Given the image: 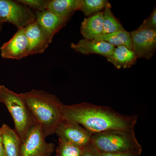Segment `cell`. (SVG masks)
Listing matches in <instances>:
<instances>
[{
	"label": "cell",
	"instance_id": "cell-2",
	"mask_svg": "<svg viewBox=\"0 0 156 156\" xmlns=\"http://www.w3.org/2000/svg\"><path fill=\"white\" fill-rule=\"evenodd\" d=\"M23 95L45 137L55 134L56 128L63 119L64 104L56 95L44 90L33 89Z\"/></svg>",
	"mask_w": 156,
	"mask_h": 156
},
{
	"label": "cell",
	"instance_id": "cell-10",
	"mask_svg": "<svg viewBox=\"0 0 156 156\" xmlns=\"http://www.w3.org/2000/svg\"><path fill=\"white\" fill-rule=\"evenodd\" d=\"M24 30L29 45V56L44 53L53 41V37L36 21L27 26Z\"/></svg>",
	"mask_w": 156,
	"mask_h": 156
},
{
	"label": "cell",
	"instance_id": "cell-25",
	"mask_svg": "<svg viewBox=\"0 0 156 156\" xmlns=\"http://www.w3.org/2000/svg\"><path fill=\"white\" fill-rule=\"evenodd\" d=\"M0 156H5L3 146L2 130H1V128H0Z\"/></svg>",
	"mask_w": 156,
	"mask_h": 156
},
{
	"label": "cell",
	"instance_id": "cell-22",
	"mask_svg": "<svg viewBox=\"0 0 156 156\" xmlns=\"http://www.w3.org/2000/svg\"><path fill=\"white\" fill-rule=\"evenodd\" d=\"M137 29L156 30V6L147 19L144 20L142 24Z\"/></svg>",
	"mask_w": 156,
	"mask_h": 156
},
{
	"label": "cell",
	"instance_id": "cell-6",
	"mask_svg": "<svg viewBox=\"0 0 156 156\" xmlns=\"http://www.w3.org/2000/svg\"><path fill=\"white\" fill-rule=\"evenodd\" d=\"M46 138L41 126L37 124L22 141L20 156H51L55 145L47 142Z\"/></svg>",
	"mask_w": 156,
	"mask_h": 156
},
{
	"label": "cell",
	"instance_id": "cell-21",
	"mask_svg": "<svg viewBox=\"0 0 156 156\" xmlns=\"http://www.w3.org/2000/svg\"><path fill=\"white\" fill-rule=\"evenodd\" d=\"M27 7L35 9L37 11L47 10L50 0H17Z\"/></svg>",
	"mask_w": 156,
	"mask_h": 156
},
{
	"label": "cell",
	"instance_id": "cell-24",
	"mask_svg": "<svg viewBox=\"0 0 156 156\" xmlns=\"http://www.w3.org/2000/svg\"><path fill=\"white\" fill-rule=\"evenodd\" d=\"M81 156H101V153L95 149L92 144L83 148Z\"/></svg>",
	"mask_w": 156,
	"mask_h": 156
},
{
	"label": "cell",
	"instance_id": "cell-23",
	"mask_svg": "<svg viewBox=\"0 0 156 156\" xmlns=\"http://www.w3.org/2000/svg\"><path fill=\"white\" fill-rule=\"evenodd\" d=\"M142 148L140 149L114 153H101V156H141Z\"/></svg>",
	"mask_w": 156,
	"mask_h": 156
},
{
	"label": "cell",
	"instance_id": "cell-16",
	"mask_svg": "<svg viewBox=\"0 0 156 156\" xmlns=\"http://www.w3.org/2000/svg\"><path fill=\"white\" fill-rule=\"evenodd\" d=\"M80 0H50L47 10L58 16L69 20L79 10Z\"/></svg>",
	"mask_w": 156,
	"mask_h": 156
},
{
	"label": "cell",
	"instance_id": "cell-3",
	"mask_svg": "<svg viewBox=\"0 0 156 156\" xmlns=\"http://www.w3.org/2000/svg\"><path fill=\"white\" fill-rule=\"evenodd\" d=\"M0 102L5 105L13 118L14 131L22 142L37 124L26 103L23 93L18 94L0 85Z\"/></svg>",
	"mask_w": 156,
	"mask_h": 156
},
{
	"label": "cell",
	"instance_id": "cell-20",
	"mask_svg": "<svg viewBox=\"0 0 156 156\" xmlns=\"http://www.w3.org/2000/svg\"><path fill=\"white\" fill-rule=\"evenodd\" d=\"M83 148L64 140H58L56 156H81Z\"/></svg>",
	"mask_w": 156,
	"mask_h": 156
},
{
	"label": "cell",
	"instance_id": "cell-7",
	"mask_svg": "<svg viewBox=\"0 0 156 156\" xmlns=\"http://www.w3.org/2000/svg\"><path fill=\"white\" fill-rule=\"evenodd\" d=\"M55 134L58 140L84 148L91 144L93 133L78 123L63 119L56 128Z\"/></svg>",
	"mask_w": 156,
	"mask_h": 156
},
{
	"label": "cell",
	"instance_id": "cell-17",
	"mask_svg": "<svg viewBox=\"0 0 156 156\" xmlns=\"http://www.w3.org/2000/svg\"><path fill=\"white\" fill-rule=\"evenodd\" d=\"M96 39L107 42L114 47L124 46L132 50L131 33L126 30L108 34H101Z\"/></svg>",
	"mask_w": 156,
	"mask_h": 156
},
{
	"label": "cell",
	"instance_id": "cell-5",
	"mask_svg": "<svg viewBox=\"0 0 156 156\" xmlns=\"http://www.w3.org/2000/svg\"><path fill=\"white\" fill-rule=\"evenodd\" d=\"M0 20L20 29L35 21L36 15L28 7L17 1L0 0Z\"/></svg>",
	"mask_w": 156,
	"mask_h": 156
},
{
	"label": "cell",
	"instance_id": "cell-1",
	"mask_svg": "<svg viewBox=\"0 0 156 156\" xmlns=\"http://www.w3.org/2000/svg\"><path fill=\"white\" fill-rule=\"evenodd\" d=\"M63 119L80 124L92 133L116 129L134 128L138 115H126L109 106L83 102L64 105Z\"/></svg>",
	"mask_w": 156,
	"mask_h": 156
},
{
	"label": "cell",
	"instance_id": "cell-12",
	"mask_svg": "<svg viewBox=\"0 0 156 156\" xmlns=\"http://www.w3.org/2000/svg\"><path fill=\"white\" fill-rule=\"evenodd\" d=\"M36 20L48 34L51 37L66 25L69 20L58 17L48 10L36 11Z\"/></svg>",
	"mask_w": 156,
	"mask_h": 156
},
{
	"label": "cell",
	"instance_id": "cell-8",
	"mask_svg": "<svg viewBox=\"0 0 156 156\" xmlns=\"http://www.w3.org/2000/svg\"><path fill=\"white\" fill-rule=\"evenodd\" d=\"M130 33L132 50L137 58H152L156 50V30L137 29Z\"/></svg>",
	"mask_w": 156,
	"mask_h": 156
},
{
	"label": "cell",
	"instance_id": "cell-4",
	"mask_svg": "<svg viewBox=\"0 0 156 156\" xmlns=\"http://www.w3.org/2000/svg\"><path fill=\"white\" fill-rule=\"evenodd\" d=\"M91 144L101 153H114L142 148L134 128L111 129L93 133Z\"/></svg>",
	"mask_w": 156,
	"mask_h": 156
},
{
	"label": "cell",
	"instance_id": "cell-11",
	"mask_svg": "<svg viewBox=\"0 0 156 156\" xmlns=\"http://www.w3.org/2000/svg\"><path fill=\"white\" fill-rule=\"evenodd\" d=\"M71 48L75 52L83 54H98L108 58L112 55L115 47L107 42L98 39H82L77 43H72Z\"/></svg>",
	"mask_w": 156,
	"mask_h": 156
},
{
	"label": "cell",
	"instance_id": "cell-26",
	"mask_svg": "<svg viewBox=\"0 0 156 156\" xmlns=\"http://www.w3.org/2000/svg\"><path fill=\"white\" fill-rule=\"evenodd\" d=\"M4 23L0 20V31L2 30V29L3 24H4Z\"/></svg>",
	"mask_w": 156,
	"mask_h": 156
},
{
	"label": "cell",
	"instance_id": "cell-13",
	"mask_svg": "<svg viewBox=\"0 0 156 156\" xmlns=\"http://www.w3.org/2000/svg\"><path fill=\"white\" fill-rule=\"evenodd\" d=\"M103 12H98L84 18L80 31L84 39L94 40L103 33Z\"/></svg>",
	"mask_w": 156,
	"mask_h": 156
},
{
	"label": "cell",
	"instance_id": "cell-15",
	"mask_svg": "<svg viewBox=\"0 0 156 156\" xmlns=\"http://www.w3.org/2000/svg\"><path fill=\"white\" fill-rule=\"evenodd\" d=\"M137 57L134 51L124 46L115 47L109 57L107 58L118 69L130 68L136 64Z\"/></svg>",
	"mask_w": 156,
	"mask_h": 156
},
{
	"label": "cell",
	"instance_id": "cell-18",
	"mask_svg": "<svg viewBox=\"0 0 156 156\" xmlns=\"http://www.w3.org/2000/svg\"><path fill=\"white\" fill-rule=\"evenodd\" d=\"M110 3H108L103 12V30L102 34H108L125 30V29L113 14Z\"/></svg>",
	"mask_w": 156,
	"mask_h": 156
},
{
	"label": "cell",
	"instance_id": "cell-19",
	"mask_svg": "<svg viewBox=\"0 0 156 156\" xmlns=\"http://www.w3.org/2000/svg\"><path fill=\"white\" fill-rule=\"evenodd\" d=\"M109 2L107 0H80L79 10L89 17L101 12Z\"/></svg>",
	"mask_w": 156,
	"mask_h": 156
},
{
	"label": "cell",
	"instance_id": "cell-9",
	"mask_svg": "<svg viewBox=\"0 0 156 156\" xmlns=\"http://www.w3.org/2000/svg\"><path fill=\"white\" fill-rule=\"evenodd\" d=\"M1 55L5 59H19L29 56V45L24 28L18 29L8 42L1 47Z\"/></svg>",
	"mask_w": 156,
	"mask_h": 156
},
{
	"label": "cell",
	"instance_id": "cell-14",
	"mask_svg": "<svg viewBox=\"0 0 156 156\" xmlns=\"http://www.w3.org/2000/svg\"><path fill=\"white\" fill-rule=\"evenodd\" d=\"M1 128L5 156H20L22 142L17 133L6 124Z\"/></svg>",
	"mask_w": 156,
	"mask_h": 156
}]
</instances>
